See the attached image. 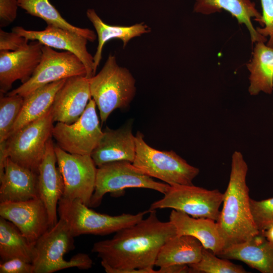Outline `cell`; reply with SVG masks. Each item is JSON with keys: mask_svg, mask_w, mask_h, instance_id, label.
Masks as SVG:
<instances>
[{"mask_svg": "<svg viewBox=\"0 0 273 273\" xmlns=\"http://www.w3.org/2000/svg\"><path fill=\"white\" fill-rule=\"evenodd\" d=\"M149 210L146 218L94 244L92 252L107 273H156L153 267L161 248L177 235L171 221H160L156 210Z\"/></svg>", "mask_w": 273, "mask_h": 273, "instance_id": "cell-1", "label": "cell"}, {"mask_svg": "<svg viewBox=\"0 0 273 273\" xmlns=\"http://www.w3.org/2000/svg\"><path fill=\"white\" fill-rule=\"evenodd\" d=\"M248 165L243 154L235 151L223 207L216 221L225 242L229 245L248 241L259 234L254 222L246 183Z\"/></svg>", "mask_w": 273, "mask_h": 273, "instance_id": "cell-2", "label": "cell"}, {"mask_svg": "<svg viewBox=\"0 0 273 273\" xmlns=\"http://www.w3.org/2000/svg\"><path fill=\"white\" fill-rule=\"evenodd\" d=\"M88 80L102 123L115 110L127 108L135 95L134 78L128 69L118 65L115 55L110 54L101 71Z\"/></svg>", "mask_w": 273, "mask_h": 273, "instance_id": "cell-3", "label": "cell"}, {"mask_svg": "<svg viewBox=\"0 0 273 273\" xmlns=\"http://www.w3.org/2000/svg\"><path fill=\"white\" fill-rule=\"evenodd\" d=\"M74 238L67 223L60 218L35 243L32 262L34 273H52L70 267L92 268L93 261L88 254L79 253L69 260L64 258L66 253L75 248Z\"/></svg>", "mask_w": 273, "mask_h": 273, "instance_id": "cell-4", "label": "cell"}, {"mask_svg": "<svg viewBox=\"0 0 273 273\" xmlns=\"http://www.w3.org/2000/svg\"><path fill=\"white\" fill-rule=\"evenodd\" d=\"M79 200L62 197L58 203V213L66 221L73 236H105L116 233L142 220L150 210L136 214L122 213L111 216L97 212Z\"/></svg>", "mask_w": 273, "mask_h": 273, "instance_id": "cell-5", "label": "cell"}, {"mask_svg": "<svg viewBox=\"0 0 273 273\" xmlns=\"http://www.w3.org/2000/svg\"><path fill=\"white\" fill-rule=\"evenodd\" d=\"M135 155L132 164L147 175L170 186L191 185L199 169L189 164L173 151H159L150 146L138 131Z\"/></svg>", "mask_w": 273, "mask_h": 273, "instance_id": "cell-6", "label": "cell"}, {"mask_svg": "<svg viewBox=\"0 0 273 273\" xmlns=\"http://www.w3.org/2000/svg\"><path fill=\"white\" fill-rule=\"evenodd\" d=\"M170 185L157 182L138 170L132 163L119 161L108 163L97 167L94 192L89 207H97L108 193L114 197L124 194L127 188L153 190L164 195Z\"/></svg>", "mask_w": 273, "mask_h": 273, "instance_id": "cell-7", "label": "cell"}, {"mask_svg": "<svg viewBox=\"0 0 273 273\" xmlns=\"http://www.w3.org/2000/svg\"><path fill=\"white\" fill-rule=\"evenodd\" d=\"M53 109L12 134L6 141L8 157L38 173L48 140L52 135Z\"/></svg>", "mask_w": 273, "mask_h": 273, "instance_id": "cell-8", "label": "cell"}, {"mask_svg": "<svg viewBox=\"0 0 273 273\" xmlns=\"http://www.w3.org/2000/svg\"><path fill=\"white\" fill-rule=\"evenodd\" d=\"M224 193L191 185L170 186L164 196L151 204L149 210L171 208L193 217L208 218L217 221Z\"/></svg>", "mask_w": 273, "mask_h": 273, "instance_id": "cell-9", "label": "cell"}, {"mask_svg": "<svg viewBox=\"0 0 273 273\" xmlns=\"http://www.w3.org/2000/svg\"><path fill=\"white\" fill-rule=\"evenodd\" d=\"M42 50L40 62L29 79L8 95H18L24 98L47 84L74 76H86L84 65L73 53L59 52L44 45Z\"/></svg>", "mask_w": 273, "mask_h": 273, "instance_id": "cell-10", "label": "cell"}, {"mask_svg": "<svg viewBox=\"0 0 273 273\" xmlns=\"http://www.w3.org/2000/svg\"><path fill=\"white\" fill-rule=\"evenodd\" d=\"M96 107L92 98L76 121L70 124L57 122L52 135L59 147L71 154L91 155L103 134Z\"/></svg>", "mask_w": 273, "mask_h": 273, "instance_id": "cell-11", "label": "cell"}, {"mask_svg": "<svg viewBox=\"0 0 273 273\" xmlns=\"http://www.w3.org/2000/svg\"><path fill=\"white\" fill-rule=\"evenodd\" d=\"M57 164L62 175V197L79 200L89 207L94 192L97 167L90 155L71 154L55 146Z\"/></svg>", "mask_w": 273, "mask_h": 273, "instance_id": "cell-12", "label": "cell"}, {"mask_svg": "<svg viewBox=\"0 0 273 273\" xmlns=\"http://www.w3.org/2000/svg\"><path fill=\"white\" fill-rule=\"evenodd\" d=\"M0 216L12 222L32 243L50 228L47 208L39 197L0 203Z\"/></svg>", "mask_w": 273, "mask_h": 273, "instance_id": "cell-13", "label": "cell"}, {"mask_svg": "<svg viewBox=\"0 0 273 273\" xmlns=\"http://www.w3.org/2000/svg\"><path fill=\"white\" fill-rule=\"evenodd\" d=\"M12 31L22 36L29 40H37L43 45L65 51L77 56L84 65L86 77L89 79L96 74L94 56L87 51L88 41L85 37L70 30L48 25L43 30H28L21 26H16Z\"/></svg>", "mask_w": 273, "mask_h": 273, "instance_id": "cell-14", "label": "cell"}, {"mask_svg": "<svg viewBox=\"0 0 273 273\" xmlns=\"http://www.w3.org/2000/svg\"><path fill=\"white\" fill-rule=\"evenodd\" d=\"M25 49L16 51H0V92L7 93L13 83L20 80L28 81L39 64L43 44L31 40Z\"/></svg>", "mask_w": 273, "mask_h": 273, "instance_id": "cell-15", "label": "cell"}, {"mask_svg": "<svg viewBox=\"0 0 273 273\" xmlns=\"http://www.w3.org/2000/svg\"><path fill=\"white\" fill-rule=\"evenodd\" d=\"M92 99L89 80L84 76L67 79L53 104L54 122L68 124L76 121Z\"/></svg>", "mask_w": 273, "mask_h": 273, "instance_id": "cell-16", "label": "cell"}, {"mask_svg": "<svg viewBox=\"0 0 273 273\" xmlns=\"http://www.w3.org/2000/svg\"><path fill=\"white\" fill-rule=\"evenodd\" d=\"M54 148L50 138L38 171L39 197L48 211L51 228L58 221L57 206L64 192L63 178L59 168L56 166L57 160Z\"/></svg>", "mask_w": 273, "mask_h": 273, "instance_id": "cell-17", "label": "cell"}, {"mask_svg": "<svg viewBox=\"0 0 273 273\" xmlns=\"http://www.w3.org/2000/svg\"><path fill=\"white\" fill-rule=\"evenodd\" d=\"M132 125L131 122H128L116 129L106 127L90 155L97 167L115 161L133 162L136 144Z\"/></svg>", "mask_w": 273, "mask_h": 273, "instance_id": "cell-18", "label": "cell"}, {"mask_svg": "<svg viewBox=\"0 0 273 273\" xmlns=\"http://www.w3.org/2000/svg\"><path fill=\"white\" fill-rule=\"evenodd\" d=\"M225 11L235 18L238 23L247 29L252 43L266 42L267 39L258 33L252 20L261 25L262 15L252 0H195L193 12L209 15Z\"/></svg>", "mask_w": 273, "mask_h": 273, "instance_id": "cell-19", "label": "cell"}, {"mask_svg": "<svg viewBox=\"0 0 273 273\" xmlns=\"http://www.w3.org/2000/svg\"><path fill=\"white\" fill-rule=\"evenodd\" d=\"M169 221L174 225L177 235H187L198 239L204 248L217 256L225 248V242L217 222L208 218H196L174 209Z\"/></svg>", "mask_w": 273, "mask_h": 273, "instance_id": "cell-20", "label": "cell"}, {"mask_svg": "<svg viewBox=\"0 0 273 273\" xmlns=\"http://www.w3.org/2000/svg\"><path fill=\"white\" fill-rule=\"evenodd\" d=\"M38 173L8 158L0 177V203L24 201L39 197Z\"/></svg>", "mask_w": 273, "mask_h": 273, "instance_id": "cell-21", "label": "cell"}, {"mask_svg": "<svg viewBox=\"0 0 273 273\" xmlns=\"http://www.w3.org/2000/svg\"><path fill=\"white\" fill-rule=\"evenodd\" d=\"M220 258L241 261L262 273H273V243L262 234L226 247Z\"/></svg>", "mask_w": 273, "mask_h": 273, "instance_id": "cell-22", "label": "cell"}, {"mask_svg": "<svg viewBox=\"0 0 273 273\" xmlns=\"http://www.w3.org/2000/svg\"><path fill=\"white\" fill-rule=\"evenodd\" d=\"M246 67L249 72V94L255 96L261 93L272 94L273 48L264 42H256Z\"/></svg>", "mask_w": 273, "mask_h": 273, "instance_id": "cell-23", "label": "cell"}, {"mask_svg": "<svg viewBox=\"0 0 273 273\" xmlns=\"http://www.w3.org/2000/svg\"><path fill=\"white\" fill-rule=\"evenodd\" d=\"M203 246L196 238L187 235H175L161 248L155 266L165 267L175 264L190 265L198 262Z\"/></svg>", "mask_w": 273, "mask_h": 273, "instance_id": "cell-24", "label": "cell"}, {"mask_svg": "<svg viewBox=\"0 0 273 273\" xmlns=\"http://www.w3.org/2000/svg\"><path fill=\"white\" fill-rule=\"evenodd\" d=\"M86 16L93 24L98 36V44L94 56L95 73L102 58L104 46L107 41L113 39H120L124 48L131 39L151 31V28L144 22L130 26L107 24L92 9L87 10Z\"/></svg>", "mask_w": 273, "mask_h": 273, "instance_id": "cell-25", "label": "cell"}, {"mask_svg": "<svg viewBox=\"0 0 273 273\" xmlns=\"http://www.w3.org/2000/svg\"><path fill=\"white\" fill-rule=\"evenodd\" d=\"M66 80L64 79L47 84L24 97L12 134L44 115L52 107L57 93Z\"/></svg>", "mask_w": 273, "mask_h": 273, "instance_id": "cell-26", "label": "cell"}, {"mask_svg": "<svg viewBox=\"0 0 273 273\" xmlns=\"http://www.w3.org/2000/svg\"><path fill=\"white\" fill-rule=\"evenodd\" d=\"M35 243H31L11 221L0 217L1 262L18 258L32 263Z\"/></svg>", "mask_w": 273, "mask_h": 273, "instance_id": "cell-27", "label": "cell"}, {"mask_svg": "<svg viewBox=\"0 0 273 273\" xmlns=\"http://www.w3.org/2000/svg\"><path fill=\"white\" fill-rule=\"evenodd\" d=\"M18 5L25 10L27 14L43 20L47 25L74 32L91 42H94L97 38L94 31L78 27L68 22L49 0H18Z\"/></svg>", "mask_w": 273, "mask_h": 273, "instance_id": "cell-28", "label": "cell"}, {"mask_svg": "<svg viewBox=\"0 0 273 273\" xmlns=\"http://www.w3.org/2000/svg\"><path fill=\"white\" fill-rule=\"evenodd\" d=\"M24 97L18 95L0 97V143L6 141L12 134L14 124L21 112Z\"/></svg>", "mask_w": 273, "mask_h": 273, "instance_id": "cell-29", "label": "cell"}, {"mask_svg": "<svg viewBox=\"0 0 273 273\" xmlns=\"http://www.w3.org/2000/svg\"><path fill=\"white\" fill-rule=\"evenodd\" d=\"M192 272L204 273H246L247 271L240 265L235 264L226 259L217 257L211 251L203 248L200 261L189 265Z\"/></svg>", "mask_w": 273, "mask_h": 273, "instance_id": "cell-30", "label": "cell"}, {"mask_svg": "<svg viewBox=\"0 0 273 273\" xmlns=\"http://www.w3.org/2000/svg\"><path fill=\"white\" fill-rule=\"evenodd\" d=\"M250 206L254 222L259 233L273 225V197L261 201L250 198Z\"/></svg>", "mask_w": 273, "mask_h": 273, "instance_id": "cell-31", "label": "cell"}, {"mask_svg": "<svg viewBox=\"0 0 273 273\" xmlns=\"http://www.w3.org/2000/svg\"><path fill=\"white\" fill-rule=\"evenodd\" d=\"M262 9L261 27H256L258 33L268 39L266 44L273 48V0H260Z\"/></svg>", "mask_w": 273, "mask_h": 273, "instance_id": "cell-32", "label": "cell"}, {"mask_svg": "<svg viewBox=\"0 0 273 273\" xmlns=\"http://www.w3.org/2000/svg\"><path fill=\"white\" fill-rule=\"evenodd\" d=\"M29 40L12 31L0 30V51L16 52L26 49Z\"/></svg>", "mask_w": 273, "mask_h": 273, "instance_id": "cell-33", "label": "cell"}, {"mask_svg": "<svg viewBox=\"0 0 273 273\" xmlns=\"http://www.w3.org/2000/svg\"><path fill=\"white\" fill-rule=\"evenodd\" d=\"M0 273H34L32 263L15 258L0 262Z\"/></svg>", "mask_w": 273, "mask_h": 273, "instance_id": "cell-34", "label": "cell"}, {"mask_svg": "<svg viewBox=\"0 0 273 273\" xmlns=\"http://www.w3.org/2000/svg\"><path fill=\"white\" fill-rule=\"evenodd\" d=\"M18 0H0V26L7 27L16 19Z\"/></svg>", "mask_w": 273, "mask_h": 273, "instance_id": "cell-35", "label": "cell"}, {"mask_svg": "<svg viewBox=\"0 0 273 273\" xmlns=\"http://www.w3.org/2000/svg\"><path fill=\"white\" fill-rule=\"evenodd\" d=\"M156 272L159 273H183L192 272L191 268L187 264H175L161 267Z\"/></svg>", "mask_w": 273, "mask_h": 273, "instance_id": "cell-36", "label": "cell"}, {"mask_svg": "<svg viewBox=\"0 0 273 273\" xmlns=\"http://www.w3.org/2000/svg\"><path fill=\"white\" fill-rule=\"evenodd\" d=\"M6 141L0 143V177L4 173L6 163L9 157L6 148Z\"/></svg>", "mask_w": 273, "mask_h": 273, "instance_id": "cell-37", "label": "cell"}, {"mask_svg": "<svg viewBox=\"0 0 273 273\" xmlns=\"http://www.w3.org/2000/svg\"><path fill=\"white\" fill-rule=\"evenodd\" d=\"M269 241L273 243V225L261 233Z\"/></svg>", "mask_w": 273, "mask_h": 273, "instance_id": "cell-38", "label": "cell"}]
</instances>
